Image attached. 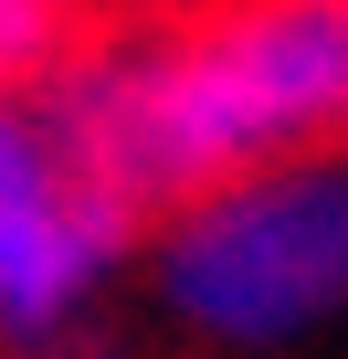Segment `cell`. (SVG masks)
<instances>
[{
    "label": "cell",
    "instance_id": "obj_1",
    "mask_svg": "<svg viewBox=\"0 0 348 359\" xmlns=\"http://www.w3.org/2000/svg\"><path fill=\"white\" fill-rule=\"evenodd\" d=\"M32 106L116 222H180L232 180L337 158L348 0H222L158 32H106Z\"/></svg>",
    "mask_w": 348,
    "mask_h": 359
},
{
    "label": "cell",
    "instance_id": "obj_2",
    "mask_svg": "<svg viewBox=\"0 0 348 359\" xmlns=\"http://www.w3.org/2000/svg\"><path fill=\"white\" fill-rule=\"evenodd\" d=\"M158 306L211 348H274L348 317V148L190 201L148 254Z\"/></svg>",
    "mask_w": 348,
    "mask_h": 359
},
{
    "label": "cell",
    "instance_id": "obj_3",
    "mask_svg": "<svg viewBox=\"0 0 348 359\" xmlns=\"http://www.w3.org/2000/svg\"><path fill=\"white\" fill-rule=\"evenodd\" d=\"M137 222H116L85 169L64 158V137L43 127L32 95H0V338L11 348H64L106 275L127 264Z\"/></svg>",
    "mask_w": 348,
    "mask_h": 359
},
{
    "label": "cell",
    "instance_id": "obj_4",
    "mask_svg": "<svg viewBox=\"0 0 348 359\" xmlns=\"http://www.w3.org/2000/svg\"><path fill=\"white\" fill-rule=\"evenodd\" d=\"M64 64H74L64 0H0V95H43Z\"/></svg>",
    "mask_w": 348,
    "mask_h": 359
}]
</instances>
